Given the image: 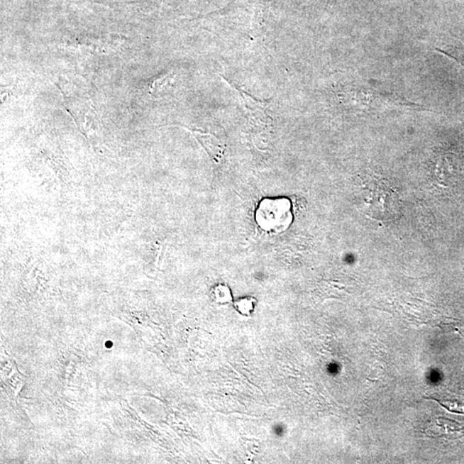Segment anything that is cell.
Masks as SVG:
<instances>
[{"label": "cell", "instance_id": "cell-1", "mask_svg": "<svg viewBox=\"0 0 464 464\" xmlns=\"http://www.w3.org/2000/svg\"><path fill=\"white\" fill-rule=\"evenodd\" d=\"M255 221L263 231L280 234L289 229L293 221L292 205L287 197L264 198L259 202Z\"/></svg>", "mask_w": 464, "mask_h": 464}, {"label": "cell", "instance_id": "cell-2", "mask_svg": "<svg viewBox=\"0 0 464 464\" xmlns=\"http://www.w3.org/2000/svg\"><path fill=\"white\" fill-rule=\"evenodd\" d=\"M193 133L199 143L206 150V153L209 154L210 157L216 160H219L221 158L223 154V146L218 138L210 136V134L201 133L197 131L193 132Z\"/></svg>", "mask_w": 464, "mask_h": 464}, {"label": "cell", "instance_id": "cell-3", "mask_svg": "<svg viewBox=\"0 0 464 464\" xmlns=\"http://www.w3.org/2000/svg\"><path fill=\"white\" fill-rule=\"evenodd\" d=\"M211 299L219 306L233 304V295L231 289L225 283L215 285L211 290Z\"/></svg>", "mask_w": 464, "mask_h": 464}, {"label": "cell", "instance_id": "cell-4", "mask_svg": "<svg viewBox=\"0 0 464 464\" xmlns=\"http://www.w3.org/2000/svg\"><path fill=\"white\" fill-rule=\"evenodd\" d=\"M258 306V300L254 297L245 296L233 301V307L238 314L244 317H252Z\"/></svg>", "mask_w": 464, "mask_h": 464}, {"label": "cell", "instance_id": "cell-5", "mask_svg": "<svg viewBox=\"0 0 464 464\" xmlns=\"http://www.w3.org/2000/svg\"><path fill=\"white\" fill-rule=\"evenodd\" d=\"M446 54L454 57L455 60H458L464 66V48H453V50H450Z\"/></svg>", "mask_w": 464, "mask_h": 464}]
</instances>
